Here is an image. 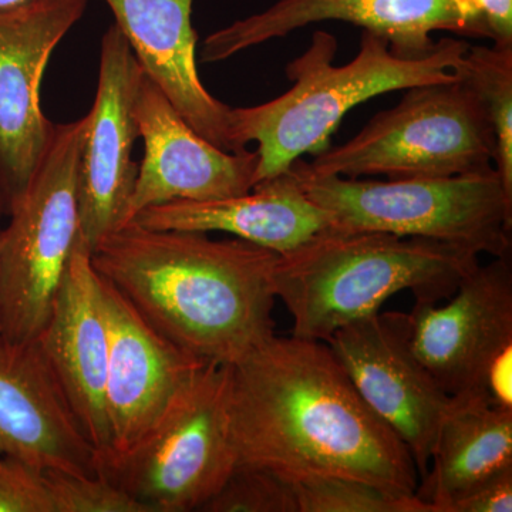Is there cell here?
Wrapping results in <instances>:
<instances>
[{"instance_id":"obj_1","label":"cell","mask_w":512,"mask_h":512,"mask_svg":"<svg viewBox=\"0 0 512 512\" xmlns=\"http://www.w3.org/2000/svg\"><path fill=\"white\" fill-rule=\"evenodd\" d=\"M229 366L238 463L291 481L342 477L417 495L409 448L367 406L325 342L275 335Z\"/></svg>"},{"instance_id":"obj_2","label":"cell","mask_w":512,"mask_h":512,"mask_svg":"<svg viewBox=\"0 0 512 512\" xmlns=\"http://www.w3.org/2000/svg\"><path fill=\"white\" fill-rule=\"evenodd\" d=\"M278 254L205 232L127 222L92 252L94 271L151 328L205 363L234 365L275 336Z\"/></svg>"},{"instance_id":"obj_3","label":"cell","mask_w":512,"mask_h":512,"mask_svg":"<svg viewBox=\"0 0 512 512\" xmlns=\"http://www.w3.org/2000/svg\"><path fill=\"white\" fill-rule=\"evenodd\" d=\"M480 265L470 248L370 231L325 232L279 255L272 282L293 319L292 336L326 342L336 330L376 315L403 291L416 301L450 298Z\"/></svg>"},{"instance_id":"obj_4","label":"cell","mask_w":512,"mask_h":512,"mask_svg":"<svg viewBox=\"0 0 512 512\" xmlns=\"http://www.w3.org/2000/svg\"><path fill=\"white\" fill-rule=\"evenodd\" d=\"M468 46L460 37H443L430 55L404 59L386 39L363 30L355 59L333 66L338 40L318 30L305 53L286 66L293 83L288 92L259 106L231 109L235 150L258 143L255 185L288 173L305 154L325 150L353 107L380 94L456 79Z\"/></svg>"},{"instance_id":"obj_5","label":"cell","mask_w":512,"mask_h":512,"mask_svg":"<svg viewBox=\"0 0 512 512\" xmlns=\"http://www.w3.org/2000/svg\"><path fill=\"white\" fill-rule=\"evenodd\" d=\"M291 171L306 197L338 231L417 237L511 256L512 195L495 167L440 178L357 180L313 175L295 161Z\"/></svg>"},{"instance_id":"obj_6","label":"cell","mask_w":512,"mask_h":512,"mask_svg":"<svg viewBox=\"0 0 512 512\" xmlns=\"http://www.w3.org/2000/svg\"><path fill=\"white\" fill-rule=\"evenodd\" d=\"M497 141L476 90L456 72L450 82L410 87L342 146L298 160L313 175L440 178L495 167Z\"/></svg>"},{"instance_id":"obj_7","label":"cell","mask_w":512,"mask_h":512,"mask_svg":"<svg viewBox=\"0 0 512 512\" xmlns=\"http://www.w3.org/2000/svg\"><path fill=\"white\" fill-rule=\"evenodd\" d=\"M229 386L231 366L208 363L137 443L94 453L96 473L153 512L200 511L238 463Z\"/></svg>"},{"instance_id":"obj_8","label":"cell","mask_w":512,"mask_h":512,"mask_svg":"<svg viewBox=\"0 0 512 512\" xmlns=\"http://www.w3.org/2000/svg\"><path fill=\"white\" fill-rule=\"evenodd\" d=\"M86 116L55 124L28 191L0 231V336L33 342L45 328L79 238L77 174Z\"/></svg>"},{"instance_id":"obj_9","label":"cell","mask_w":512,"mask_h":512,"mask_svg":"<svg viewBox=\"0 0 512 512\" xmlns=\"http://www.w3.org/2000/svg\"><path fill=\"white\" fill-rule=\"evenodd\" d=\"M89 0H26L0 9V217L12 214L42 163L55 124L40 87L47 63Z\"/></svg>"},{"instance_id":"obj_10","label":"cell","mask_w":512,"mask_h":512,"mask_svg":"<svg viewBox=\"0 0 512 512\" xmlns=\"http://www.w3.org/2000/svg\"><path fill=\"white\" fill-rule=\"evenodd\" d=\"M325 343L367 406L409 448L421 480L451 396L414 355L403 313L355 320Z\"/></svg>"},{"instance_id":"obj_11","label":"cell","mask_w":512,"mask_h":512,"mask_svg":"<svg viewBox=\"0 0 512 512\" xmlns=\"http://www.w3.org/2000/svg\"><path fill=\"white\" fill-rule=\"evenodd\" d=\"M143 69L123 33L110 26L101 42L99 86L87 114L79 174V237L93 252L99 242L128 222L136 185V101Z\"/></svg>"},{"instance_id":"obj_12","label":"cell","mask_w":512,"mask_h":512,"mask_svg":"<svg viewBox=\"0 0 512 512\" xmlns=\"http://www.w3.org/2000/svg\"><path fill=\"white\" fill-rule=\"evenodd\" d=\"M403 322L414 355L448 396L478 393L485 367L512 343L510 256L478 265L446 305L416 301Z\"/></svg>"},{"instance_id":"obj_13","label":"cell","mask_w":512,"mask_h":512,"mask_svg":"<svg viewBox=\"0 0 512 512\" xmlns=\"http://www.w3.org/2000/svg\"><path fill=\"white\" fill-rule=\"evenodd\" d=\"M74 421L94 453L110 448L106 412L110 326L92 251L77 238L45 328L37 336Z\"/></svg>"},{"instance_id":"obj_14","label":"cell","mask_w":512,"mask_h":512,"mask_svg":"<svg viewBox=\"0 0 512 512\" xmlns=\"http://www.w3.org/2000/svg\"><path fill=\"white\" fill-rule=\"evenodd\" d=\"M143 161L128 205V222L153 205L247 194L255 185L256 151L221 150L201 137L144 74L136 101Z\"/></svg>"},{"instance_id":"obj_15","label":"cell","mask_w":512,"mask_h":512,"mask_svg":"<svg viewBox=\"0 0 512 512\" xmlns=\"http://www.w3.org/2000/svg\"><path fill=\"white\" fill-rule=\"evenodd\" d=\"M328 20L352 23L383 37L394 55L404 59L430 55L439 42L433 33L468 37L458 0H278L264 12L211 33L202 43L201 62H222Z\"/></svg>"},{"instance_id":"obj_16","label":"cell","mask_w":512,"mask_h":512,"mask_svg":"<svg viewBox=\"0 0 512 512\" xmlns=\"http://www.w3.org/2000/svg\"><path fill=\"white\" fill-rule=\"evenodd\" d=\"M101 281L110 326L106 412L111 444L103 453H121L151 429L208 363L161 336L113 285Z\"/></svg>"},{"instance_id":"obj_17","label":"cell","mask_w":512,"mask_h":512,"mask_svg":"<svg viewBox=\"0 0 512 512\" xmlns=\"http://www.w3.org/2000/svg\"><path fill=\"white\" fill-rule=\"evenodd\" d=\"M0 454L42 471L96 474L93 447L74 421L37 340L0 336Z\"/></svg>"},{"instance_id":"obj_18","label":"cell","mask_w":512,"mask_h":512,"mask_svg":"<svg viewBox=\"0 0 512 512\" xmlns=\"http://www.w3.org/2000/svg\"><path fill=\"white\" fill-rule=\"evenodd\" d=\"M148 79L201 137L238 153L231 137L232 107L202 84L198 35L192 28L194 0H104Z\"/></svg>"},{"instance_id":"obj_19","label":"cell","mask_w":512,"mask_h":512,"mask_svg":"<svg viewBox=\"0 0 512 512\" xmlns=\"http://www.w3.org/2000/svg\"><path fill=\"white\" fill-rule=\"evenodd\" d=\"M131 221L151 229L224 232L279 255L336 229L328 212L306 197L291 171L256 184L247 194L153 205Z\"/></svg>"},{"instance_id":"obj_20","label":"cell","mask_w":512,"mask_h":512,"mask_svg":"<svg viewBox=\"0 0 512 512\" xmlns=\"http://www.w3.org/2000/svg\"><path fill=\"white\" fill-rule=\"evenodd\" d=\"M512 468V410L480 393L451 396L417 497L431 512H447L471 488Z\"/></svg>"},{"instance_id":"obj_21","label":"cell","mask_w":512,"mask_h":512,"mask_svg":"<svg viewBox=\"0 0 512 512\" xmlns=\"http://www.w3.org/2000/svg\"><path fill=\"white\" fill-rule=\"evenodd\" d=\"M456 72L483 100L497 141L495 170L512 195V46H468Z\"/></svg>"},{"instance_id":"obj_22","label":"cell","mask_w":512,"mask_h":512,"mask_svg":"<svg viewBox=\"0 0 512 512\" xmlns=\"http://www.w3.org/2000/svg\"><path fill=\"white\" fill-rule=\"evenodd\" d=\"M293 485L298 512H431L417 495L390 493L350 478L309 477Z\"/></svg>"},{"instance_id":"obj_23","label":"cell","mask_w":512,"mask_h":512,"mask_svg":"<svg viewBox=\"0 0 512 512\" xmlns=\"http://www.w3.org/2000/svg\"><path fill=\"white\" fill-rule=\"evenodd\" d=\"M201 512H298L295 485L255 464L237 463Z\"/></svg>"},{"instance_id":"obj_24","label":"cell","mask_w":512,"mask_h":512,"mask_svg":"<svg viewBox=\"0 0 512 512\" xmlns=\"http://www.w3.org/2000/svg\"><path fill=\"white\" fill-rule=\"evenodd\" d=\"M55 512H153L101 474L45 471Z\"/></svg>"},{"instance_id":"obj_25","label":"cell","mask_w":512,"mask_h":512,"mask_svg":"<svg viewBox=\"0 0 512 512\" xmlns=\"http://www.w3.org/2000/svg\"><path fill=\"white\" fill-rule=\"evenodd\" d=\"M0 512H55L45 471L0 454Z\"/></svg>"},{"instance_id":"obj_26","label":"cell","mask_w":512,"mask_h":512,"mask_svg":"<svg viewBox=\"0 0 512 512\" xmlns=\"http://www.w3.org/2000/svg\"><path fill=\"white\" fill-rule=\"evenodd\" d=\"M468 37L512 46V0H458Z\"/></svg>"},{"instance_id":"obj_27","label":"cell","mask_w":512,"mask_h":512,"mask_svg":"<svg viewBox=\"0 0 512 512\" xmlns=\"http://www.w3.org/2000/svg\"><path fill=\"white\" fill-rule=\"evenodd\" d=\"M512 468L495 474L457 498L447 512H511Z\"/></svg>"},{"instance_id":"obj_28","label":"cell","mask_w":512,"mask_h":512,"mask_svg":"<svg viewBox=\"0 0 512 512\" xmlns=\"http://www.w3.org/2000/svg\"><path fill=\"white\" fill-rule=\"evenodd\" d=\"M478 393L494 406L512 410V343L501 349L485 367Z\"/></svg>"},{"instance_id":"obj_29","label":"cell","mask_w":512,"mask_h":512,"mask_svg":"<svg viewBox=\"0 0 512 512\" xmlns=\"http://www.w3.org/2000/svg\"><path fill=\"white\" fill-rule=\"evenodd\" d=\"M23 2H26V0H0V9L13 8V6H18Z\"/></svg>"}]
</instances>
